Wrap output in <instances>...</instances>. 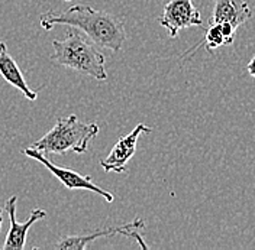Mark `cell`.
Returning <instances> with one entry per match:
<instances>
[{"mask_svg":"<svg viewBox=\"0 0 255 250\" xmlns=\"http://www.w3.org/2000/svg\"><path fill=\"white\" fill-rule=\"evenodd\" d=\"M159 25L168 31L171 38H177L178 32L190 26H202L200 12L191 0H170L158 17Z\"/></svg>","mask_w":255,"mask_h":250,"instance_id":"cell-6","label":"cell"},{"mask_svg":"<svg viewBox=\"0 0 255 250\" xmlns=\"http://www.w3.org/2000/svg\"><path fill=\"white\" fill-rule=\"evenodd\" d=\"M202 45L205 47L206 52H209V54L213 52L218 48L228 47V42L223 38L219 23H210V28L206 31V35H205V39H203Z\"/></svg>","mask_w":255,"mask_h":250,"instance_id":"cell-11","label":"cell"},{"mask_svg":"<svg viewBox=\"0 0 255 250\" xmlns=\"http://www.w3.org/2000/svg\"><path fill=\"white\" fill-rule=\"evenodd\" d=\"M64 1H70V0H64Z\"/></svg>","mask_w":255,"mask_h":250,"instance_id":"cell-14","label":"cell"},{"mask_svg":"<svg viewBox=\"0 0 255 250\" xmlns=\"http://www.w3.org/2000/svg\"><path fill=\"white\" fill-rule=\"evenodd\" d=\"M145 223L141 219L133 220L132 223H127L122 226H115V227H108V229H102V230H96L90 235H80V236H64L61 237L57 243L55 248L57 249H87L89 245L92 242H95L99 237H106V236L113 235H122L125 237H130L133 240H136V243L142 248V249H148V245L143 242V237L138 230L143 229Z\"/></svg>","mask_w":255,"mask_h":250,"instance_id":"cell-5","label":"cell"},{"mask_svg":"<svg viewBox=\"0 0 255 250\" xmlns=\"http://www.w3.org/2000/svg\"><path fill=\"white\" fill-rule=\"evenodd\" d=\"M39 25L44 31H51L58 25H65L81 31L100 48L119 52L125 41V22L119 16L97 10L87 4H76L64 12H47L39 16Z\"/></svg>","mask_w":255,"mask_h":250,"instance_id":"cell-1","label":"cell"},{"mask_svg":"<svg viewBox=\"0 0 255 250\" xmlns=\"http://www.w3.org/2000/svg\"><path fill=\"white\" fill-rule=\"evenodd\" d=\"M16 201H17L16 195L10 197L6 201V211H7V216H9V220H10V227H9V232H7V236H6V240H4V243L1 246L3 250L23 249L25 245H26V236H28L29 229L36 221L47 217V211H44L41 208H35V210H32L29 219L26 220L25 223H19L16 220Z\"/></svg>","mask_w":255,"mask_h":250,"instance_id":"cell-8","label":"cell"},{"mask_svg":"<svg viewBox=\"0 0 255 250\" xmlns=\"http://www.w3.org/2000/svg\"><path fill=\"white\" fill-rule=\"evenodd\" d=\"M99 132L100 127L97 123H84L76 114H71L68 117H60L54 127L31 146L47 157L68 151L84 154L90 141L95 139Z\"/></svg>","mask_w":255,"mask_h":250,"instance_id":"cell-3","label":"cell"},{"mask_svg":"<svg viewBox=\"0 0 255 250\" xmlns=\"http://www.w3.org/2000/svg\"><path fill=\"white\" fill-rule=\"evenodd\" d=\"M0 74L10 85H13L15 88H17L20 93L23 94L28 100H31V101L36 100L38 91L32 90L28 85L22 71L19 70L15 60L10 57L4 42H0Z\"/></svg>","mask_w":255,"mask_h":250,"instance_id":"cell-10","label":"cell"},{"mask_svg":"<svg viewBox=\"0 0 255 250\" xmlns=\"http://www.w3.org/2000/svg\"><path fill=\"white\" fill-rule=\"evenodd\" d=\"M152 129L149 126L139 123L136 127L124 138L115 143L112 148L111 154L105 159L100 161V167L105 169V172H116V173H124L127 171L128 162L132 159V157L136 152V145L141 135L151 133Z\"/></svg>","mask_w":255,"mask_h":250,"instance_id":"cell-7","label":"cell"},{"mask_svg":"<svg viewBox=\"0 0 255 250\" xmlns=\"http://www.w3.org/2000/svg\"><path fill=\"white\" fill-rule=\"evenodd\" d=\"M247 71H248V74H250L251 77H254L255 79V55L253 57V60L248 63V65H247Z\"/></svg>","mask_w":255,"mask_h":250,"instance_id":"cell-12","label":"cell"},{"mask_svg":"<svg viewBox=\"0 0 255 250\" xmlns=\"http://www.w3.org/2000/svg\"><path fill=\"white\" fill-rule=\"evenodd\" d=\"M54 54L49 60L61 67L76 70L81 74L103 81L108 79L105 68L106 58L100 47L93 41H89L76 28H70L65 32L64 39L52 41Z\"/></svg>","mask_w":255,"mask_h":250,"instance_id":"cell-2","label":"cell"},{"mask_svg":"<svg viewBox=\"0 0 255 250\" xmlns=\"http://www.w3.org/2000/svg\"><path fill=\"white\" fill-rule=\"evenodd\" d=\"M251 15L253 12L245 0H215L210 23L229 22L238 29L251 17Z\"/></svg>","mask_w":255,"mask_h":250,"instance_id":"cell-9","label":"cell"},{"mask_svg":"<svg viewBox=\"0 0 255 250\" xmlns=\"http://www.w3.org/2000/svg\"><path fill=\"white\" fill-rule=\"evenodd\" d=\"M22 154L26 155L28 158H32V159L38 161V162H41L65 188H68V189H84V191L96 192L100 197H103L108 203H113V200H115L113 194L109 192V191H106V189H103V188H100L99 185H96L92 176L81 175V173L73 171L70 168H64V167H58V165L52 164L48 159L47 155H44L42 152L33 149L32 146L22 149Z\"/></svg>","mask_w":255,"mask_h":250,"instance_id":"cell-4","label":"cell"},{"mask_svg":"<svg viewBox=\"0 0 255 250\" xmlns=\"http://www.w3.org/2000/svg\"><path fill=\"white\" fill-rule=\"evenodd\" d=\"M1 223H3V210L0 208V232H1Z\"/></svg>","mask_w":255,"mask_h":250,"instance_id":"cell-13","label":"cell"}]
</instances>
